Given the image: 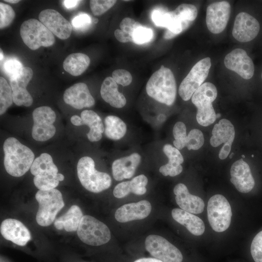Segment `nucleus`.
Instances as JSON below:
<instances>
[{"label":"nucleus","mask_w":262,"mask_h":262,"mask_svg":"<svg viewBox=\"0 0 262 262\" xmlns=\"http://www.w3.org/2000/svg\"><path fill=\"white\" fill-rule=\"evenodd\" d=\"M4 153V165L10 175L19 177L31 168L34 154L28 147L15 137L7 138L3 145Z\"/></svg>","instance_id":"nucleus-1"},{"label":"nucleus","mask_w":262,"mask_h":262,"mask_svg":"<svg viewBox=\"0 0 262 262\" xmlns=\"http://www.w3.org/2000/svg\"><path fill=\"white\" fill-rule=\"evenodd\" d=\"M147 95L155 100L168 106L176 99L177 86L172 71L161 66L149 79L146 86Z\"/></svg>","instance_id":"nucleus-2"},{"label":"nucleus","mask_w":262,"mask_h":262,"mask_svg":"<svg viewBox=\"0 0 262 262\" xmlns=\"http://www.w3.org/2000/svg\"><path fill=\"white\" fill-rule=\"evenodd\" d=\"M77 175L82 186L95 193L108 189L112 184L110 176L97 170L93 159L88 156L82 157L77 166Z\"/></svg>","instance_id":"nucleus-3"},{"label":"nucleus","mask_w":262,"mask_h":262,"mask_svg":"<svg viewBox=\"0 0 262 262\" xmlns=\"http://www.w3.org/2000/svg\"><path fill=\"white\" fill-rule=\"evenodd\" d=\"M217 96L215 86L209 82L203 83L192 95L191 100L197 108L196 119L199 125L206 127L215 121L216 114L212 103Z\"/></svg>","instance_id":"nucleus-4"},{"label":"nucleus","mask_w":262,"mask_h":262,"mask_svg":"<svg viewBox=\"0 0 262 262\" xmlns=\"http://www.w3.org/2000/svg\"><path fill=\"white\" fill-rule=\"evenodd\" d=\"M35 198L39 204L36 215L37 223L43 227L50 225L65 206L62 193L55 188L45 191L39 190L35 194Z\"/></svg>","instance_id":"nucleus-5"},{"label":"nucleus","mask_w":262,"mask_h":262,"mask_svg":"<svg viewBox=\"0 0 262 262\" xmlns=\"http://www.w3.org/2000/svg\"><path fill=\"white\" fill-rule=\"evenodd\" d=\"M20 34L24 43L32 50L40 47H50L55 41L53 34L40 21L34 18L22 23Z\"/></svg>","instance_id":"nucleus-6"},{"label":"nucleus","mask_w":262,"mask_h":262,"mask_svg":"<svg viewBox=\"0 0 262 262\" xmlns=\"http://www.w3.org/2000/svg\"><path fill=\"white\" fill-rule=\"evenodd\" d=\"M77 231L80 239L92 246L104 245L111 238L110 230L106 225L89 215L82 216Z\"/></svg>","instance_id":"nucleus-7"},{"label":"nucleus","mask_w":262,"mask_h":262,"mask_svg":"<svg viewBox=\"0 0 262 262\" xmlns=\"http://www.w3.org/2000/svg\"><path fill=\"white\" fill-rule=\"evenodd\" d=\"M207 216L209 222L214 231L221 232L229 228L232 217L231 208L224 196L216 194L209 199Z\"/></svg>","instance_id":"nucleus-8"},{"label":"nucleus","mask_w":262,"mask_h":262,"mask_svg":"<svg viewBox=\"0 0 262 262\" xmlns=\"http://www.w3.org/2000/svg\"><path fill=\"white\" fill-rule=\"evenodd\" d=\"M211 66L209 57L204 58L197 62L182 80L179 88V94L184 101L189 100L195 91L207 78Z\"/></svg>","instance_id":"nucleus-9"},{"label":"nucleus","mask_w":262,"mask_h":262,"mask_svg":"<svg viewBox=\"0 0 262 262\" xmlns=\"http://www.w3.org/2000/svg\"><path fill=\"white\" fill-rule=\"evenodd\" d=\"M33 124L32 135L37 141H46L52 138L56 132L53 123L56 119L55 113L49 106L35 108L33 112Z\"/></svg>","instance_id":"nucleus-10"},{"label":"nucleus","mask_w":262,"mask_h":262,"mask_svg":"<svg viewBox=\"0 0 262 262\" xmlns=\"http://www.w3.org/2000/svg\"><path fill=\"white\" fill-rule=\"evenodd\" d=\"M146 250L154 258L163 262H182V255L174 245L162 236L149 235L145 242Z\"/></svg>","instance_id":"nucleus-11"},{"label":"nucleus","mask_w":262,"mask_h":262,"mask_svg":"<svg viewBox=\"0 0 262 262\" xmlns=\"http://www.w3.org/2000/svg\"><path fill=\"white\" fill-rule=\"evenodd\" d=\"M235 129L231 122L222 119L214 125L210 142L213 147H217L224 143L219 152V158L224 160L228 156L235 137Z\"/></svg>","instance_id":"nucleus-12"},{"label":"nucleus","mask_w":262,"mask_h":262,"mask_svg":"<svg viewBox=\"0 0 262 262\" xmlns=\"http://www.w3.org/2000/svg\"><path fill=\"white\" fill-rule=\"evenodd\" d=\"M231 11L229 3L226 1L215 2L207 8L206 22L208 30L213 33H219L226 28Z\"/></svg>","instance_id":"nucleus-13"},{"label":"nucleus","mask_w":262,"mask_h":262,"mask_svg":"<svg viewBox=\"0 0 262 262\" xmlns=\"http://www.w3.org/2000/svg\"><path fill=\"white\" fill-rule=\"evenodd\" d=\"M33 76L32 69L29 67H24L20 73L10 78L13 102L17 106L29 107L32 104L33 98L26 87Z\"/></svg>","instance_id":"nucleus-14"},{"label":"nucleus","mask_w":262,"mask_h":262,"mask_svg":"<svg viewBox=\"0 0 262 262\" xmlns=\"http://www.w3.org/2000/svg\"><path fill=\"white\" fill-rule=\"evenodd\" d=\"M38 17L39 21L59 38L64 40L70 36L72 25L56 10H43L40 13Z\"/></svg>","instance_id":"nucleus-15"},{"label":"nucleus","mask_w":262,"mask_h":262,"mask_svg":"<svg viewBox=\"0 0 262 262\" xmlns=\"http://www.w3.org/2000/svg\"><path fill=\"white\" fill-rule=\"evenodd\" d=\"M224 64L228 69L234 71L244 79H250L254 75L253 61L243 49H235L228 53L225 57Z\"/></svg>","instance_id":"nucleus-16"},{"label":"nucleus","mask_w":262,"mask_h":262,"mask_svg":"<svg viewBox=\"0 0 262 262\" xmlns=\"http://www.w3.org/2000/svg\"><path fill=\"white\" fill-rule=\"evenodd\" d=\"M260 29L258 20L248 13L241 12L236 16L232 31L234 38L241 42L254 39Z\"/></svg>","instance_id":"nucleus-17"},{"label":"nucleus","mask_w":262,"mask_h":262,"mask_svg":"<svg viewBox=\"0 0 262 262\" xmlns=\"http://www.w3.org/2000/svg\"><path fill=\"white\" fill-rule=\"evenodd\" d=\"M230 174V180L239 192L247 193L254 188L255 180L249 166L243 159L232 164Z\"/></svg>","instance_id":"nucleus-18"},{"label":"nucleus","mask_w":262,"mask_h":262,"mask_svg":"<svg viewBox=\"0 0 262 262\" xmlns=\"http://www.w3.org/2000/svg\"><path fill=\"white\" fill-rule=\"evenodd\" d=\"M70 121L75 126L86 125L89 127L90 131L87 133V137L90 141L97 142L101 139L105 128L100 117L94 111L83 110L81 114V117L74 115L71 116Z\"/></svg>","instance_id":"nucleus-19"},{"label":"nucleus","mask_w":262,"mask_h":262,"mask_svg":"<svg viewBox=\"0 0 262 262\" xmlns=\"http://www.w3.org/2000/svg\"><path fill=\"white\" fill-rule=\"evenodd\" d=\"M63 99L66 103L77 109L91 107L95 103L88 86L83 82L75 83L66 89Z\"/></svg>","instance_id":"nucleus-20"},{"label":"nucleus","mask_w":262,"mask_h":262,"mask_svg":"<svg viewBox=\"0 0 262 262\" xmlns=\"http://www.w3.org/2000/svg\"><path fill=\"white\" fill-rule=\"evenodd\" d=\"M0 231L5 239L19 246H25L31 239L29 229L22 223L15 219L4 220L1 223Z\"/></svg>","instance_id":"nucleus-21"},{"label":"nucleus","mask_w":262,"mask_h":262,"mask_svg":"<svg viewBox=\"0 0 262 262\" xmlns=\"http://www.w3.org/2000/svg\"><path fill=\"white\" fill-rule=\"evenodd\" d=\"M151 205L146 200L124 204L118 208L115 217L119 222L125 223L146 218L150 213Z\"/></svg>","instance_id":"nucleus-22"},{"label":"nucleus","mask_w":262,"mask_h":262,"mask_svg":"<svg viewBox=\"0 0 262 262\" xmlns=\"http://www.w3.org/2000/svg\"><path fill=\"white\" fill-rule=\"evenodd\" d=\"M173 192L176 203L181 209L193 214H198L204 211L205 204L202 199L191 194L185 184L178 183Z\"/></svg>","instance_id":"nucleus-23"},{"label":"nucleus","mask_w":262,"mask_h":262,"mask_svg":"<svg viewBox=\"0 0 262 262\" xmlns=\"http://www.w3.org/2000/svg\"><path fill=\"white\" fill-rule=\"evenodd\" d=\"M141 160L139 154L133 153L129 156L115 160L112 166L114 178L117 181L131 178L135 174Z\"/></svg>","instance_id":"nucleus-24"},{"label":"nucleus","mask_w":262,"mask_h":262,"mask_svg":"<svg viewBox=\"0 0 262 262\" xmlns=\"http://www.w3.org/2000/svg\"><path fill=\"white\" fill-rule=\"evenodd\" d=\"M147 182L148 180L145 175H139L130 181L121 182L117 184L113 190V195L117 198L124 197L130 193L137 195H144L147 192L146 186Z\"/></svg>","instance_id":"nucleus-25"},{"label":"nucleus","mask_w":262,"mask_h":262,"mask_svg":"<svg viewBox=\"0 0 262 262\" xmlns=\"http://www.w3.org/2000/svg\"><path fill=\"white\" fill-rule=\"evenodd\" d=\"M163 151L168 158V162L160 167V172L164 176L170 177H175L181 173L182 171L181 164L184 159L179 150L167 144L164 145Z\"/></svg>","instance_id":"nucleus-26"},{"label":"nucleus","mask_w":262,"mask_h":262,"mask_svg":"<svg viewBox=\"0 0 262 262\" xmlns=\"http://www.w3.org/2000/svg\"><path fill=\"white\" fill-rule=\"evenodd\" d=\"M173 218L184 226L192 234L201 235L205 231V225L201 219L193 213L179 208L173 209L171 212Z\"/></svg>","instance_id":"nucleus-27"},{"label":"nucleus","mask_w":262,"mask_h":262,"mask_svg":"<svg viewBox=\"0 0 262 262\" xmlns=\"http://www.w3.org/2000/svg\"><path fill=\"white\" fill-rule=\"evenodd\" d=\"M100 93L102 99L113 107L121 108L126 104V98L119 92L117 84L111 77L104 80Z\"/></svg>","instance_id":"nucleus-28"},{"label":"nucleus","mask_w":262,"mask_h":262,"mask_svg":"<svg viewBox=\"0 0 262 262\" xmlns=\"http://www.w3.org/2000/svg\"><path fill=\"white\" fill-rule=\"evenodd\" d=\"M152 19L156 26L165 27L176 36L185 30L182 22L173 11L165 12L160 9L155 10L152 14Z\"/></svg>","instance_id":"nucleus-29"},{"label":"nucleus","mask_w":262,"mask_h":262,"mask_svg":"<svg viewBox=\"0 0 262 262\" xmlns=\"http://www.w3.org/2000/svg\"><path fill=\"white\" fill-rule=\"evenodd\" d=\"M83 216L80 208L74 205L62 216L57 218L54 222L55 228L59 230L64 229L67 232L77 230L79 223Z\"/></svg>","instance_id":"nucleus-30"},{"label":"nucleus","mask_w":262,"mask_h":262,"mask_svg":"<svg viewBox=\"0 0 262 262\" xmlns=\"http://www.w3.org/2000/svg\"><path fill=\"white\" fill-rule=\"evenodd\" d=\"M90 63V59L87 55L82 53H73L65 59L63 68L71 75L78 76L86 70Z\"/></svg>","instance_id":"nucleus-31"},{"label":"nucleus","mask_w":262,"mask_h":262,"mask_svg":"<svg viewBox=\"0 0 262 262\" xmlns=\"http://www.w3.org/2000/svg\"><path fill=\"white\" fill-rule=\"evenodd\" d=\"M30 171L32 175L36 176L55 175L58 170L54 164L52 158L48 153H42L36 158L31 167Z\"/></svg>","instance_id":"nucleus-32"},{"label":"nucleus","mask_w":262,"mask_h":262,"mask_svg":"<svg viewBox=\"0 0 262 262\" xmlns=\"http://www.w3.org/2000/svg\"><path fill=\"white\" fill-rule=\"evenodd\" d=\"M104 123L105 135L110 139L119 140L124 136L127 132L125 123L116 116L110 115L106 116Z\"/></svg>","instance_id":"nucleus-33"},{"label":"nucleus","mask_w":262,"mask_h":262,"mask_svg":"<svg viewBox=\"0 0 262 262\" xmlns=\"http://www.w3.org/2000/svg\"><path fill=\"white\" fill-rule=\"evenodd\" d=\"M173 12L178 18L182 22L185 30L189 27L197 15L196 7L190 4H181Z\"/></svg>","instance_id":"nucleus-34"},{"label":"nucleus","mask_w":262,"mask_h":262,"mask_svg":"<svg viewBox=\"0 0 262 262\" xmlns=\"http://www.w3.org/2000/svg\"><path fill=\"white\" fill-rule=\"evenodd\" d=\"M13 102V92L6 80L0 77V115L4 114Z\"/></svg>","instance_id":"nucleus-35"},{"label":"nucleus","mask_w":262,"mask_h":262,"mask_svg":"<svg viewBox=\"0 0 262 262\" xmlns=\"http://www.w3.org/2000/svg\"><path fill=\"white\" fill-rule=\"evenodd\" d=\"M33 183L40 190H49L54 189L59 183L58 174L55 175L36 176L33 178Z\"/></svg>","instance_id":"nucleus-36"},{"label":"nucleus","mask_w":262,"mask_h":262,"mask_svg":"<svg viewBox=\"0 0 262 262\" xmlns=\"http://www.w3.org/2000/svg\"><path fill=\"white\" fill-rule=\"evenodd\" d=\"M173 134L175 138L173 144L176 148L180 150L186 147L187 139L186 127L183 122L179 121L175 124Z\"/></svg>","instance_id":"nucleus-37"},{"label":"nucleus","mask_w":262,"mask_h":262,"mask_svg":"<svg viewBox=\"0 0 262 262\" xmlns=\"http://www.w3.org/2000/svg\"><path fill=\"white\" fill-rule=\"evenodd\" d=\"M204 138L203 133L198 129L190 131L187 135L186 147L188 150H197L204 144Z\"/></svg>","instance_id":"nucleus-38"},{"label":"nucleus","mask_w":262,"mask_h":262,"mask_svg":"<svg viewBox=\"0 0 262 262\" xmlns=\"http://www.w3.org/2000/svg\"><path fill=\"white\" fill-rule=\"evenodd\" d=\"M15 16V12L9 5L0 2V28L7 27L12 22Z\"/></svg>","instance_id":"nucleus-39"},{"label":"nucleus","mask_w":262,"mask_h":262,"mask_svg":"<svg viewBox=\"0 0 262 262\" xmlns=\"http://www.w3.org/2000/svg\"><path fill=\"white\" fill-rule=\"evenodd\" d=\"M116 2L115 0H92L90 1V7L93 14L100 16L111 8Z\"/></svg>","instance_id":"nucleus-40"},{"label":"nucleus","mask_w":262,"mask_h":262,"mask_svg":"<svg viewBox=\"0 0 262 262\" xmlns=\"http://www.w3.org/2000/svg\"><path fill=\"white\" fill-rule=\"evenodd\" d=\"M153 35L152 30L142 25L137 28L132 35L133 42L136 44H143L149 42Z\"/></svg>","instance_id":"nucleus-41"},{"label":"nucleus","mask_w":262,"mask_h":262,"mask_svg":"<svg viewBox=\"0 0 262 262\" xmlns=\"http://www.w3.org/2000/svg\"><path fill=\"white\" fill-rule=\"evenodd\" d=\"M250 252L255 262H262V230L253 238L251 244Z\"/></svg>","instance_id":"nucleus-42"},{"label":"nucleus","mask_w":262,"mask_h":262,"mask_svg":"<svg viewBox=\"0 0 262 262\" xmlns=\"http://www.w3.org/2000/svg\"><path fill=\"white\" fill-rule=\"evenodd\" d=\"M23 67L21 62L15 59H10L6 60L3 65L5 72L9 79L20 73Z\"/></svg>","instance_id":"nucleus-43"},{"label":"nucleus","mask_w":262,"mask_h":262,"mask_svg":"<svg viewBox=\"0 0 262 262\" xmlns=\"http://www.w3.org/2000/svg\"><path fill=\"white\" fill-rule=\"evenodd\" d=\"M112 76V77L117 84L123 86L130 85L132 80L131 74L128 71L123 69L114 70Z\"/></svg>","instance_id":"nucleus-44"},{"label":"nucleus","mask_w":262,"mask_h":262,"mask_svg":"<svg viewBox=\"0 0 262 262\" xmlns=\"http://www.w3.org/2000/svg\"><path fill=\"white\" fill-rule=\"evenodd\" d=\"M90 16L86 13H80L72 19V25L77 30H82L87 28L91 23Z\"/></svg>","instance_id":"nucleus-45"},{"label":"nucleus","mask_w":262,"mask_h":262,"mask_svg":"<svg viewBox=\"0 0 262 262\" xmlns=\"http://www.w3.org/2000/svg\"><path fill=\"white\" fill-rule=\"evenodd\" d=\"M140 26L141 25L139 22L130 17L123 18L119 25L122 32L132 37L135 30Z\"/></svg>","instance_id":"nucleus-46"},{"label":"nucleus","mask_w":262,"mask_h":262,"mask_svg":"<svg viewBox=\"0 0 262 262\" xmlns=\"http://www.w3.org/2000/svg\"><path fill=\"white\" fill-rule=\"evenodd\" d=\"M114 34L116 39L120 42L126 43L128 42H133L132 37L125 33L120 29L115 30Z\"/></svg>","instance_id":"nucleus-47"},{"label":"nucleus","mask_w":262,"mask_h":262,"mask_svg":"<svg viewBox=\"0 0 262 262\" xmlns=\"http://www.w3.org/2000/svg\"><path fill=\"white\" fill-rule=\"evenodd\" d=\"M79 2H80V0H65L64 1V4L65 7L67 9H72L75 7Z\"/></svg>","instance_id":"nucleus-48"},{"label":"nucleus","mask_w":262,"mask_h":262,"mask_svg":"<svg viewBox=\"0 0 262 262\" xmlns=\"http://www.w3.org/2000/svg\"><path fill=\"white\" fill-rule=\"evenodd\" d=\"M134 262H163L155 258H142L135 260Z\"/></svg>","instance_id":"nucleus-49"},{"label":"nucleus","mask_w":262,"mask_h":262,"mask_svg":"<svg viewBox=\"0 0 262 262\" xmlns=\"http://www.w3.org/2000/svg\"><path fill=\"white\" fill-rule=\"evenodd\" d=\"M176 36V35L172 33L171 32H170L169 30H167L165 31L164 35V39H170L171 38H173Z\"/></svg>","instance_id":"nucleus-50"},{"label":"nucleus","mask_w":262,"mask_h":262,"mask_svg":"<svg viewBox=\"0 0 262 262\" xmlns=\"http://www.w3.org/2000/svg\"><path fill=\"white\" fill-rule=\"evenodd\" d=\"M4 1L12 3H16L20 1V0H4Z\"/></svg>","instance_id":"nucleus-51"},{"label":"nucleus","mask_w":262,"mask_h":262,"mask_svg":"<svg viewBox=\"0 0 262 262\" xmlns=\"http://www.w3.org/2000/svg\"><path fill=\"white\" fill-rule=\"evenodd\" d=\"M0 60L1 61V60L3 58V53H2V51L1 49H0Z\"/></svg>","instance_id":"nucleus-52"},{"label":"nucleus","mask_w":262,"mask_h":262,"mask_svg":"<svg viewBox=\"0 0 262 262\" xmlns=\"http://www.w3.org/2000/svg\"><path fill=\"white\" fill-rule=\"evenodd\" d=\"M220 116H221V115H220V114H216V118H217L220 117Z\"/></svg>","instance_id":"nucleus-53"},{"label":"nucleus","mask_w":262,"mask_h":262,"mask_svg":"<svg viewBox=\"0 0 262 262\" xmlns=\"http://www.w3.org/2000/svg\"><path fill=\"white\" fill-rule=\"evenodd\" d=\"M233 155H234V153L233 152L231 153V154L229 155V158L230 159L232 158V157L233 156Z\"/></svg>","instance_id":"nucleus-54"},{"label":"nucleus","mask_w":262,"mask_h":262,"mask_svg":"<svg viewBox=\"0 0 262 262\" xmlns=\"http://www.w3.org/2000/svg\"><path fill=\"white\" fill-rule=\"evenodd\" d=\"M242 157L243 158H245V156L244 155H242Z\"/></svg>","instance_id":"nucleus-55"},{"label":"nucleus","mask_w":262,"mask_h":262,"mask_svg":"<svg viewBox=\"0 0 262 262\" xmlns=\"http://www.w3.org/2000/svg\"><path fill=\"white\" fill-rule=\"evenodd\" d=\"M251 156H252V157H254V155H252Z\"/></svg>","instance_id":"nucleus-56"},{"label":"nucleus","mask_w":262,"mask_h":262,"mask_svg":"<svg viewBox=\"0 0 262 262\" xmlns=\"http://www.w3.org/2000/svg\"><path fill=\"white\" fill-rule=\"evenodd\" d=\"M261 76H262V75H261Z\"/></svg>","instance_id":"nucleus-57"}]
</instances>
